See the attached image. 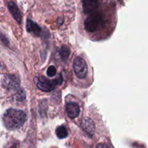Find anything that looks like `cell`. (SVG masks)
I'll return each instance as SVG.
<instances>
[{
  "instance_id": "6da1fadb",
  "label": "cell",
  "mask_w": 148,
  "mask_h": 148,
  "mask_svg": "<svg viewBox=\"0 0 148 148\" xmlns=\"http://www.w3.org/2000/svg\"><path fill=\"white\" fill-rule=\"evenodd\" d=\"M26 114L23 111L10 108L3 116V122L6 128L10 130H17L25 123Z\"/></svg>"
},
{
  "instance_id": "7a4b0ae2",
  "label": "cell",
  "mask_w": 148,
  "mask_h": 148,
  "mask_svg": "<svg viewBox=\"0 0 148 148\" xmlns=\"http://www.w3.org/2000/svg\"><path fill=\"white\" fill-rule=\"evenodd\" d=\"M103 23V16L98 12L95 11L94 12L90 13L87 17L84 25H85V30L88 33H94L98 29L101 25Z\"/></svg>"
},
{
  "instance_id": "3957f363",
  "label": "cell",
  "mask_w": 148,
  "mask_h": 148,
  "mask_svg": "<svg viewBox=\"0 0 148 148\" xmlns=\"http://www.w3.org/2000/svg\"><path fill=\"white\" fill-rule=\"evenodd\" d=\"M73 68L76 76L79 79L86 77L88 75V66L85 61L80 56L75 59L73 63Z\"/></svg>"
},
{
  "instance_id": "277c9868",
  "label": "cell",
  "mask_w": 148,
  "mask_h": 148,
  "mask_svg": "<svg viewBox=\"0 0 148 148\" xmlns=\"http://www.w3.org/2000/svg\"><path fill=\"white\" fill-rule=\"evenodd\" d=\"M37 87L40 90L44 92H49L55 88L58 84V80H50L41 76L37 78Z\"/></svg>"
},
{
  "instance_id": "5b68a950",
  "label": "cell",
  "mask_w": 148,
  "mask_h": 148,
  "mask_svg": "<svg viewBox=\"0 0 148 148\" xmlns=\"http://www.w3.org/2000/svg\"><path fill=\"white\" fill-rule=\"evenodd\" d=\"M2 85L7 90H17L20 87V79L18 77L14 75H5L2 78Z\"/></svg>"
},
{
  "instance_id": "8992f818",
  "label": "cell",
  "mask_w": 148,
  "mask_h": 148,
  "mask_svg": "<svg viewBox=\"0 0 148 148\" xmlns=\"http://www.w3.org/2000/svg\"><path fill=\"white\" fill-rule=\"evenodd\" d=\"M82 9L85 14H90L97 10L99 6V0H82Z\"/></svg>"
},
{
  "instance_id": "52a82bcc",
  "label": "cell",
  "mask_w": 148,
  "mask_h": 148,
  "mask_svg": "<svg viewBox=\"0 0 148 148\" xmlns=\"http://www.w3.org/2000/svg\"><path fill=\"white\" fill-rule=\"evenodd\" d=\"M66 111L67 116L71 119H75L77 117L79 114V105L76 103L71 102L66 104Z\"/></svg>"
},
{
  "instance_id": "ba28073f",
  "label": "cell",
  "mask_w": 148,
  "mask_h": 148,
  "mask_svg": "<svg viewBox=\"0 0 148 148\" xmlns=\"http://www.w3.org/2000/svg\"><path fill=\"white\" fill-rule=\"evenodd\" d=\"M82 127L84 131L87 133L89 136L93 135L94 132H95V124H94L93 121L90 118H85V119L82 121Z\"/></svg>"
},
{
  "instance_id": "9c48e42d",
  "label": "cell",
  "mask_w": 148,
  "mask_h": 148,
  "mask_svg": "<svg viewBox=\"0 0 148 148\" xmlns=\"http://www.w3.org/2000/svg\"><path fill=\"white\" fill-rule=\"evenodd\" d=\"M26 28H27V32H29L30 33H32V34L35 35L36 36H38L40 35V31H41L40 27L36 23L32 21L31 20H27Z\"/></svg>"
},
{
  "instance_id": "30bf717a",
  "label": "cell",
  "mask_w": 148,
  "mask_h": 148,
  "mask_svg": "<svg viewBox=\"0 0 148 148\" xmlns=\"http://www.w3.org/2000/svg\"><path fill=\"white\" fill-rule=\"evenodd\" d=\"M9 10H10V12H11V14H12L13 17L16 20V21L18 22L19 23H20L22 20V17H21V14H20V11H19L18 8H17V5L14 4L13 1H10L9 3Z\"/></svg>"
},
{
  "instance_id": "8fae6325",
  "label": "cell",
  "mask_w": 148,
  "mask_h": 148,
  "mask_svg": "<svg viewBox=\"0 0 148 148\" xmlns=\"http://www.w3.org/2000/svg\"><path fill=\"white\" fill-rule=\"evenodd\" d=\"M56 134L59 139H64L68 136V132L64 126H60L56 129Z\"/></svg>"
},
{
  "instance_id": "7c38bea8",
  "label": "cell",
  "mask_w": 148,
  "mask_h": 148,
  "mask_svg": "<svg viewBox=\"0 0 148 148\" xmlns=\"http://www.w3.org/2000/svg\"><path fill=\"white\" fill-rule=\"evenodd\" d=\"M59 54H60L62 59H63L64 61H65L67 59L68 56H69V49H68L66 46H63V47L60 49V51H59Z\"/></svg>"
},
{
  "instance_id": "4fadbf2b",
  "label": "cell",
  "mask_w": 148,
  "mask_h": 148,
  "mask_svg": "<svg viewBox=\"0 0 148 148\" xmlns=\"http://www.w3.org/2000/svg\"><path fill=\"white\" fill-rule=\"evenodd\" d=\"M46 74L49 77H52L55 76L56 74V69L54 66H49L47 69V72Z\"/></svg>"
},
{
  "instance_id": "5bb4252c",
  "label": "cell",
  "mask_w": 148,
  "mask_h": 148,
  "mask_svg": "<svg viewBox=\"0 0 148 148\" xmlns=\"http://www.w3.org/2000/svg\"><path fill=\"white\" fill-rule=\"evenodd\" d=\"M17 100H20V101H24L25 98V92L23 90H20L17 93Z\"/></svg>"
}]
</instances>
